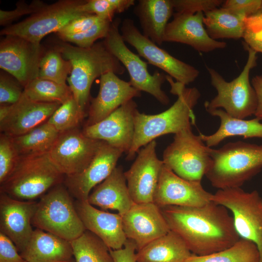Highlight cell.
Segmentation results:
<instances>
[{"mask_svg":"<svg viewBox=\"0 0 262 262\" xmlns=\"http://www.w3.org/2000/svg\"><path fill=\"white\" fill-rule=\"evenodd\" d=\"M160 208L170 230L178 235L195 255L221 251L240 239L228 209L212 201L200 207Z\"/></svg>","mask_w":262,"mask_h":262,"instance_id":"obj_1","label":"cell"},{"mask_svg":"<svg viewBox=\"0 0 262 262\" xmlns=\"http://www.w3.org/2000/svg\"><path fill=\"white\" fill-rule=\"evenodd\" d=\"M171 86L170 92L177 96L174 104L166 110L158 114L147 115L138 110L134 116V134L131 147L126 159L132 160L140 149L162 135L174 134L195 124L194 108L201 96L195 87H187L172 77L166 76Z\"/></svg>","mask_w":262,"mask_h":262,"instance_id":"obj_2","label":"cell"},{"mask_svg":"<svg viewBox=\"0 0 262 262\" xmlns=\"http://www.w3.org/2000/svg\"><path fill=\"white\" fill-rule=\"evenodd\" d=\"M55 49L71 64L72 69L67 80L74 98L85 112L95 79L109 72L121 75L125 71L124 66L104 42L95 43L88 48L60 43Z\"/></svg>","mask_w":262,"mask_h":262,"instance_id":"obj_3","label":"cell"},{"mask_svg":"<svg viewBox=\"0 0 262 262\" xmlns=\"http://www.w3.org/2000/svg\"><path fill=\"white\" fill-rule=\"evenodd\" d=\"M209 152L212 161L205 175L218 189L241 187L262 169V145L231 142Z\"/></svg>","mask_w":262,"mask_h":262,"instance_id":"obj_4","label":"cell"},{"mask_svg":"<svg viewBox=\"0 0 262 262\" xmlns=\"http://www.w3.org/2000/svg\"><path fill=\"white\" fill-rule=\"evenodd\" d=\"M64 179L48 153L20 156L12 172L0 184V192L20 200H33Z\"/></svg>","mask_w":262,"mask_h":262,"instance_id":"obj_5","label":"cell"},{"mask_svg":"<svg viewBox=\"0 0 262 262\" xmlns=\"http://www.w3.org/2000/svg\"><path fill=\"white\" fill-rule=\"evenodd\" d=\"M248 52L246 62L239 75L230 82H227L214 69L206 66L211 84L217 95L204 103L206 111L222 109L232 117L245 119L254 115L257 106L256 92L250 82L251 70L257 65L255 51L244 44Z\"/></svg>","mask_w":262,"mask_h":262,"instance_id":"obj_6","label":"cell"},{"mask_svg":"<svg viewBox=\"0 0 262 262\" xmlns=\"http://www.w3.org/2000/svg\"><path fill=\"white\" fill-rule=\"evenodd\" d=\"M32 224L36 229L70 242L86 230L77 212L72 196L62 183L40 197Z\"/></svg>","mask_w":262,"mask_h":262,"instance_id":"obj_7","label":"cell"},{"mask_svg":"<svg viewBox=\"0 0 262 262\" xmlns=\"http://www.w3.org/2000/svg\"><path fill=\"white\" fill-rule=\"evenodd\" d=\"M212 201L232 213L240 238L257 245L262 262V199L258 191L247 192L241 187L218 189L213 194Z\"/></svg>","mask_w":262,"mask_h":262,"instance_id":"obj_8","label":"cell"},{"mask_svg":"<svg viewBox=\"0 0 262 262\" xmlns=\"http://www.w3.org/2000/svg\"><path fill=\"white\" fill-rule=\"evenodd\" d=\"M209 148L190 127L174 135L173 141L164 151L162 161L179 177L201 181L211 164Z\"/></svg>","mask_w":262,"mask_h":262,"instance_id":"obj_9","label":"cell"},{"mask_svg":"<svg viewBox=\"0 0 262 262\" xmlns=\"http://www.w3.org/2000/svg\"><path fill=\"white\" fill-rule=\"evenodd\" d=\"M120 18L114 20L104 38V43L109 50L122 64L128 72L132 86L141 92H147L154 97L163 105H167L170 100L162 89L166 75L156 71L150 74L147 70V63L131 51L126 45L120 33Z\"/></svg>","mask_w":262,"mask_h":262,"instance_id":"obj_10","label":"cell"},{"mask_svg":"<svg viewBox=\"0 0 262 262\" xmlns=\"http://www.w3.org/2000/svg\"><path fill=\"white\" fill-rule=\"evenodd\" d=\"M85 0H62L46 5L28 18L0 31L2 35H15L40 44L41 39L52 32H58L72 20L86 13L82 12Z\"/></svg>","mask_w":262,"mask_h":262,"instance_id":"obj_11","label":"cell"},{"mask_svg":"<svg viewBox=\"0 0 262 262\" xmlns=\"http://www.w3.org/2000/svg\"><path fill=\"white\" fill-rule=\"evenodd\" d=\"M120 27L125 42L134 47L149 64L162 69L177 82L186 85L198 77L199 71L197 68L175 58L144 36L132 19L125 18Z\"/></svg>","mask_w":262,"mask_h":262,"instance_id":"obj_12","label":"cell"},{"mask_svg":"<svg viewBox=\"0 0 262 262\" xmlns=\"http://www.w3.org/2000/svg\"><path fill=\"white\" fill-rule=\"evenodd\" d=\"M102 142L86 136L76 128L60 133L48 153L60 173L65 176L73 175L88 165Z\"/></svg>","mask_w":262,"mask_h":262,"instance_id":"obj_13","label":"cell"},{"mask_svg":"<svg viewBox=\"0 0 262 262\" xmlns=\"http://www.w3.org/2000/svg\"><path fill=\"white\" fill-rule=\"evenodd\" d=\"M0 43V67L24 87L38 77L42 57L40 44L15 35H5Z\"/></svg>","mask_w":262,"mask_h":262,"instance_id":"obj_14","label":"cell"},{"mask_svg":"<svg viewBox=\"0 0 262 262\" xmlns=\"http://www.w3.org/2000/svg\"><path fill=\"white\" fill-rule=\"evenodd\" d=\"M153 140L137 152L130 169L124 172L131 196L135 203L153 202V197L164 166L156 154Z\"/></svg>","mask_w":262,"mask_h":262,"instance_id":"obj_15","label":"cell"},{"mask_svg":"<svg viewBox=\"0 0 262 262\" xmlns=\"http://www.w3.org/2000/svg\"><path fill=\"white\" fill-rule=\"evenodd\" d=\"M213 194L201 181L185 180L164 164L153 197L160 208L167 206L200 207L212 201Z\"/></svg>","mask_w":262,"mask_h":262,"instance_id":"obj_16","label":"cell"},{"mask_svg":"<svg viewBox=\"0 0 262 262\" xmlns=\"http://www.w3.org/2000/svg\"><path fill=\"white\" fill-rule=\"evenodd\" d=\"M137 106L131 99L100 121L84 126L82 132L89 138L105 142L127 153L133 140Z\"/></svg>","mask_w":262,"mask_h":262,"instance_id":"obj_17","label":"cell"},{"mask_svg":"<svg viewBox=\"0 0 262 262\" xmlns=\"http://www.w3.org/2000/svg\"><path fill=\"white\" fill-rule=\"evenodd\" d=\"M124 153L103 141L88 165L80 173L65 176L64 184L77 200H87L91 190L105 180L116 167Z\"/></svg>","mask_w":262,"mask_h":262,"instance_id":"obj_18","label":"cell"},{"mask_svg":"<svg viewBox=\"0 0 262 262\" xmlns=\"http://www.w3.org/2000/svg\"><path fill=\"white\" fill-rule=\"evenodd\" d=\"M123 229L137 250L170 231L161 208L154 202L134 203L122 216Z\"/></svg>","mask_w":262,"mask_h":262,"instance_id":"obj_19","label":"cell"},{"mask_svg":"<svg viewBox=\"0 0 262 262\" xmlns=\"http://www.w3.org/2000/svg\"><path fill=\"white\" fill-rule=\"evenodd\" d=\"M37 203L16 199L0 192V232L14 242L20 253L33 233L32 220Z\"/></svg>","mask_w":262,"mask_h":262,"instance_id":"obj_20","label":"cell"},{"mask_svg":"<svg viewBox=\"0 0 262 262\" xmlns=\"http://www.w3.org/2000/svg\"><path fill=\"white\" fill-rule=\"evenodd\" d=\"M165 28L164 42L189 45L199 52H209L227 47V43L212 39L203 23L204 13H175Z\"/></svg>","mask_w":262,"mask_h":262,"instance_id":"obj_21","label":"cell"},{"mask_svg":"<svg viewBox=\"0 0 262 262\" xmlns=\"http://www.w3.org/2000/svg\"><path fill=\"white\" fill-rule=\"evenodd\" d=\"M141 95V92L129 82L120 79L115 73L103 74L100 77L98 95L91 100L85 126L100 121L123 104Z\"/></svg>","mask_w":262,"mask_h":262,"instance_id":"obj_22","label":"cell"},{"mask_svg":"<svg viewBox=\"0 0 262 262\" xmlns=\"http://www.w3.org/2000/svg\"><path fill=\"white\" fill-rule=\"evenodd\" d=\"M75 206L86 230L98 236L111 249L123 247L127 238L119 214L98 210L87 200H76Z\"/></svg>","mask_w":262,"mask_h":262,"instance_id":"obj_23","label":"cell"},{"mask_svg":"<svg viewBox=\"0 0 262 262\" xmlns=\"http://www.w3.org/2000/svg\"><path fill=\"white\" fill-rule=\"evenodd\" d=\"M60 105L32 101L22 95L11 105L9 114L0 122V132L11 137L26 133L47 122Z\"/></svg>","mask_w":262,"mask_h":262,"instance_id":"obj_24","label":"cell"},{"mask_svg":"<svg viewBox=\"0 0 262 262\" xmlns=\"http://www.w3.org/2000/svg\"><path fill=\"white\" fill-rule=\"evenodd\" d=\"M87 201L103 210H116L122 216L134 203L122 167L116 166L105 180L94 188Z\"/></svg>","mask_w":262,"mask_h":262,"instance_id":"obj_25","label":"cell"},{"mask_svg":"<svg viewBox=\"0 0 262 262\" xmlns=\"http://www.w3.org/2000/svg\"><path fill=\"white\" fill-rule=\"evenodd\" d=\"M20 254L26 262H69L73 257L70 241L36 228Z\"/></svg>","mask_w":262,"mask_h":262,"instance_id":"obj_26","label":"cell"},{"mask_svg":"<svg viewBox=\"0 0 262 262\" xmlns=\"http://www.w3.org/2000/svg\"><path fill=\"white\" fill-rule=\"evenodd\" d=\"M173 10L171 0H139L133 13L139 19L142 34L161 45Z\"/></svg>","mask_w":262,"mask_h":262,"instance_id":"obj_27","label":"cell"},{"mask_svg":"<svg viewBox=\"0 0 262 262\" xmlns=\"http://www.w3.org/2000/svg\"><path fill=\"white\" fill-rule=\"evenodd\" d=\"M211 115L218 117L220 124L213 133L205 135L199 133L202 140L210 147L216 146L228 137L242 136L245 139L257 137L262 138V123L258 118L246 120L230 115L222 109L207 111Z\"/></svg>","mask_w":262,"mask_h":262,"instance_id":"obj_28","label":"cell"},{"mask_svg":"<svg viewBox=\"0 0 262 262\" xmlns=\"http://www.w3.org/2000/svg\"><path fill=\"white\" fill-rule=\"evenodd\" d=\"M193 253L184 241L170 230L137 251V262H184Z\"/></svg>","mask_w":262,"mask_h":262,"instance_id":"obj_29","label":"cell"},{"mask_svg":"<svg viewBox=\"0 0 262 262\" xmlns=\"http://www.w3.org/2000/svg\"><path fill=\"white\" fill-rule=\"evenodd\" d=\"M246 17L223 7L216 8L204 14L203 23L213 39H238L243 38Z\"/></svg>","mask_w":262,"mask_h":262,"instance_id":"obj_30","label":"cell"},{"mask_svg":"<svg viewBox=\"0 0 262 262\" xmlns=\"http://www.w3.org/2000/svg\"><path fill=\"white\" fill-rule=\"evenodd\" d=\"M60 132L47 122L23 134L12 137L19 156L48 153Z\"/></svg>","mask_w":262,"mask_h":262,"instance_id":"obj_31","label":"cell"},{"mask_svg":"<svg viewBox=\"0 0 262 262\" xmlns=\"http://www.w3.org/2000/svg\"><path fill=\"white\" fill-rule=\"evenodd\" d=\"M257 245L253 242L240 238L231 246L204 256L193 254L184 262H260Z\"/></svg>","mask_w":262,"mask_h":262,"instance_id":"obj_32","label":"cell"},{"mask_svg":"<svg viewBox=\"0 0 262 262\" xmlns=\"http://www.w3.org/2000/svg\"><path fill=\"white\" fill-rule=\"evenodd\" d=\"M70 242L75 262H115L110 249L89 230Z\"/></svg>","mask_w":262,"mask_h":262,"instance_id":"obj_33","label":"cell"},{"mask_svg":"<svg viewBox=\"0 0 262 262\" xmlns=\"http://www.w3.org/2000/svg\"><path fill=\"white\" fill-rule=\"evenodd\" d=\"M33 101L62 104L73 97L66 84L37 78L24 87L22 95Z\"/></svg>","mask_w":262,"mask_h":262,"instance_id":"obj_34","label":"cell"},{"mask_svg":"<svg viewBox=\"0 0 262 262\" xmlns=\"http://www.w3.org/2000/svg\"><path fill=\"white\" fill-rule=\"evenodd\" d=\"M70 62L64 59L55 49L48 51L42 56L39 68L38 77L58 83L65 84L67 75L70 74Z\"/></svg>","mask_w":262,"mask_h":262,"instance_id":"obj_35","label":"cell"},{"mask_svg":"<svg viewBox=\"0 0 262 262\" xmlns=\"http://www.w3.org/2000/svg\"><path fill=\"white\" fill-rule=\"evenodd\" d=\"M85 115L73 97L61 104L47 122L61 133L78 128Z\"/></svg>","mask_w":262,"mask_h":262,"instance_id":"obj_36","label":"cell"},{"mask_svg":"<svg viewBox=\"0 0 262 262\" xmlns=\"http://www.w3.org/2000/svg\"><path fill=\"white\" fill-rule=\"evenodd\" d=\"M134 3V0H88L81 5V10L112 22L115 14L124 12Z\"/></svg>","mask_w":262,"mask_h":262,"instance_id":"obj_37","label":"cell"},{"mask_svg":"<svg viewBox=\"0 0 262 262\" xmlns=\"http://www.w3.org/2000/svg\"><path fill=\"white\" fill-rule=\"evenodd\" d=\"M111 23L108 21L101 20L85 31L59 37L64 41L73 43L79 47L90 48L95 44L96 40L106 37Z\"/></svg>","mask_w":262,"mask_h":262,"instance_id":"obj_38","label":"cell"},{"mask_svg":"<svg viewBox=\"0 0 262 262\" xmlns=\"http://www.w3.org/2000/svg\"><path fill=\"white\" fill-rule=\"evenodd\" d=\"M11 137L3 133L0 135V184L14 169L19 158Z\"/></svg>","mask_w":262,"mask_h":262,"instance_id":"obj_39","label":"cell"},{"mask_svg":"<svg viewBox=\"0 0 262 262\" xmlns=\"http://www.w3.org/2000/svg\"><path fill=\"white\" fill-rule=\"evenodd\" d=\"M243 38L246 45L256 52L262 53V13L246 18Z\"/></svg>","mask_w":262,"mask_h":262,"instance_id":"obj_40","label":"cell"},{"mask_svg":"<svg viewBox=\"0 0 262 262\" xmlns=\"http://www.w3.org/2000/svg\"><path fill=\"white\" fill-rule=\"evenodd\" d=\"M23 86L16 80L0 73V103L11 105L16 103L21 98L24 90Z\"/></svg>","mask_w":262,"mask_h":262,"instance_id":"obj_41","label":"cell"},{"mask_svg":"<svg viewBox=\"0 0 262 262\" xmlns=\"http://www.w3.org/2000/svg\"><path fill=\"white\" fill-rule=\"evenodd\" d=\"M176 13L194 14L202 12L204 14L222 5V0H171Z\"/></svg>","mask_w":262,"mask_h":262,"instance_id":"obj_42","label":"cell"},{"mask_svg":"<svg viewBox=\"0 0 262 262\" xmlns=\"http://www.w3.org/2000/svg\"><path fill=\"white\" fill-rule=\"evenodd\" d=\"M46 5L41 0H33L30 4L23 1H18L16 3V8L13 10H0V24L6 25L24 15H32L40 11Z\"/></svg>","mask_w":262,"mask_h":262,"instance_id":"obj_43","label":"cell"},{"mask_svg":"<svg viewBox=\"0 0 262 262\" xmlns=\"http://www.w3.org/2000/svg\"><path fill=\"white\" fill-rule=\"evenodd\" d=\"M262 0H227L221 7L238 15L248 17L256 14L261 10Z\"/></svg>","mask_w":262,"mask_h":262,"instance_id":"obj_44","label":"cell"},{"mask_svg":"<svg viewBox=\"0 0 262 262\" xmlns=\"http://www.w3.org/2000/svg\"><path fill=\"white\" fill-rule=\"evenodd\" d=\"M101 20H103L95 15L86 14L69 22L57 33L59 36L77 33L89 29Z\"/></svg>","mask_w":262,"mask_h":262,"instance_id":"obj_45","label":"cell"},{"mask_svg":"<svg viewBox=\"0 0 262 262\" xmlns=\"http://www.w3.org/2000/svg\"><path fill=\"white\" fill-rule=\"evenodd\" d=\"M14 242L0 232V262H24Z\"/></svg>","mask_w":262,"mask_h":262,"instance_id":"obj_46","label":"cell"},{"mask_svg":"<svg viewBox=\"0 0 262 262\" xmlns=\"http://www.w3.org/2000/svg\"><path fill=\"white\" fill-rule=\"evenodd\" d=\"M115 262H137L136 258V246L132 240L127 239L123 248L110 249Z\"/></svg>","mask_w":262,"mask_h":262,"instance_id":"obj_47","label":"cell"},{"mask_svg":"<svg viewBox=\"0 0 262 262\" xmlns=\"http://www.w3.org/2000/svg\"><path fill=\"white\" fill-rule=\"evenodd\" d=\"M251 82L257 97V106L254 115L256 118L262 120V75L254 76Z\"/></svg>","mask_w":262,"mask_h":262,"instance_id":"obj_48","label":"cell"},{"mask_svg":"<svg viewBox=\"0 0 262 262\" xmlns=\"http://www.w3.org/2000/svg\"><path fill=\"white\" fill-rule=\"evenodd\" d=\"M11 105L1 104L0 106V122L8 115L10 110Z\"/></svg>","mask_w":262,"mask_h":262,"instance_id":"obj_49","label":"cell"},{"mask_svg":"<svg viewBox=\"0 0 262 262\" xmlns=\"http://www.w3.org/2000/svg\"><path fill=\"white\" fill-rule=\"evenodd\" d=\"M24 262H26L25 261ZM75 262V261H74L73 260H71V261L70 262Z\"/></svg>","mask_w":262,"mask_h":262,"instance_id":"obj_50","label":"cell"},{"mask_svg":"<svg viewBox=\"0 0 262 262\" xmlns=\"http://www.w3.org/2000/svg\"><path fill=\"white\" fill-rule=\"evenodd\" d=\"M261 11H262L261 13H262V8H261Z\"/></svg>","mask_w":262,"mask_h":262,"instance_id":"obj_51","label":"cell"}]
</instances>
